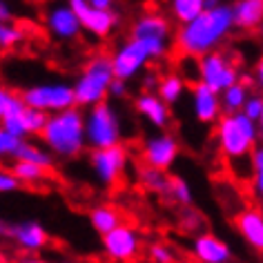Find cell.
<instances>
[{"mask_svg": "<svg viewBox=\"0 0 263 263\" xmlns=\"http://www.w3.org/2000/svg\"><path fill=\"white\" fill-rule=\"evenodd\" d=\"M234 29L232 5H221L216 9H205L194 21L181 25L174 36L176 49L187 58H203L226 43V38Z\"/></svg>", "mask_w": 263, "mask_h": 263, "instance_id": "1", "label": "cell"}, {"mask_svg": "<svg viewBox=\"0 0 263 263\" xmlns=\"http://www.w3.org/2000/svg\"><path fill=\"white\" fill-rule=\"evenodd\" d=\"M41 139L54 156L76 159L87 147L85 111L81 107H69L65 111H58V114H49L47 127H45Z\"/></svg>", "mask_w": 263, "mask_h": 263, "instance_id": "2", "label": "cell"}, {"mask_svg": "<svg viewBox=\"0 0 263 263\" xmlns=\"http://www.w3.org/2000/svg\"><path fill=\"white\" fill-rule=\"evenodd\" d=\"M259 136V125L252 118H248L243 111L223 114V118L216 123V145L228 161L252 159Z\"/></svg>", "mask_w": 263, "mask_h": 263, "instance_id": "3", "label": "cell"}, {"mask_svg": "<svg viewBox=\"0 0 263 263\" xmlns=\"http://www.w3.org/2000/svg\"><path fill=\"white\" fill-rule=\"evenodd\" d=\"M116 81L114 63L107 54H96L85 63L83 71L74 83V94L78 107H94V105L107 101L109 87Z\"/></svg>", "mask_w": 263, "mask_h": 263, "instance_id": "4", "label": "cell"}, {"mask_svg": "<svg viewBox=\"0 0 263 263\" xmlns=\"http://www.w3.org/2000/svg\"><path fill=\"white\" fill-rule=\"evenodd\" d=\"M167 41H152V38H134L129 36L125 43L116 47L111 54L114 74L118 81H132L136 74H141L147 67V63L159 61L167 54Z\"/></svg>", "mask_w": 263, "mask_h": 263, "instance_id": "5", "label": "cell"}, {"mask_svg": "<svg viewBox=\"0 0 263 263\" xmlns=\"http://www.w3.org/2000/svg\"><path fill=\"white\" fill-rule=\"evenodd\" d=\"M85 134H87V145L91 149L121 145V118L107 101L87 107V111H85Z\"/></svg>", "mask_w": 263, "mask_h": 263, "instance_id": "6", "label": "cell"}, {"mask_svg": "<svg viewBox=\"0 0 263 263\" xmlns=\"http://www.w3.org/2000/svg\"><path fill=\"white\" fill-rule=\"evenodd\" d=\"M27 107L47 111V114H58L69 107H78L74 85L69 83H41L21 91Z\"/></svg>", "mask_w": 263, "mask_h": 263, "instance_id": "7", "label": "cell"}, {"mask_svg": "<svg viewBox=\"0 0 263 263\" xmlns=\"http://www.w3.org/2000/svg\"><path fill=\"white\" fill-rule=\"evenodd\" d=\"M196 71H199V81L208 85L210 89H214L216 94H223L232 85L241 83V74L236 69V65L223 51H212V54L199 58Z\"/></svg>", "mask_w": 263, "mask_h": 263, "instance_id": "8", "label": "cell"}, {"mask_svg": "<svg viewBox=\"0 0 263 263\" xmlns=\"http://www.w3.org/2000/svg\"><path fill=\"white\" fill-rule=\"evenodd\" d=\"M45 27H47L51 38H56L61 43L76 41L83 34L81 18L71 9V5L67 0H58V3L49 5L47 11H45Z\"/></svg>", "mask_w": 263, "mask_h": 263, "instance_id": "9", "label": "cell"}, {"mask_svg": "<svg viewBox=\"0 0 263 263\" xmlns=\"http://www.w3.org/2000/svg\"><path fill=\"white\" fill-rule=\"evenodd\" d=\"M89 165L96 181L101 185H114L121 179L125 167H127V149L123 145L105 147V149H91Z\"/></svg>", "mask_w": 263, "mask_h": 263, "instance_id": "10", "label": "cell"}, {"mask_svg": "<svg viewBox=\"0 0 263 263\" xmlns=\"http://www.w3.org/2000/svg\"><path fill=\"white\" fill-rule=\"evenodd\" d=\"M71 9L78 14L83 23V29L91 34L94 38H107L118 25V14L116 11H103L96 9L89 0H67Z\"/></svg>", "mask_w": 263, "mask_h": 263, "instance_id": "11", "label": "cell"}, {"mask_svg": "<svg viewBox=\"0 0 263 263\" xmlns=\"http://www.w3.org/2000/svg\"><path fill=\"white\" fill-rule=\"evenodd\" d=\"M139 250H141V236L134 228L127 226V223H123L114 232L103 236V252L107 254L111 261L127 263L139 254Z\"/></svg>", "mask_w": 263, "mask_h": 263, "instance_id": "12", "label": "cell"}, {"mask_svg": "<svg viewBox=\"0 0 263 263\" xmlns=\"http://www.w3.org/2000/svg\"><path fill=\"white\" fill-rule=\"evenodd\" d=\"M179 159V141L172 134H154L143 143V163L156 170H170Z\"/></svg>", "mask_w": 263, "mask_h": 263, "instance_id": "13", "label": "cell"}, {"mask_svg": "<svg viewBox=\"0 0 263 263\" xmlns=\"http://www.w3.org/2000/svg\"><path fill=\"white\" fill-rule=\"evenodd\" d=\"M3 234L9 236L18 248L27 250V252H36L47 246L49 234L38 221H16V223H3Z\"/></svg>", "mask_w": 263, "mask_h": 263, "instance_id": "14", "label": "cell"}, {"mask_svg": "<svg viewBox=\"0 0 263 263\" xmlns=\"http://www.w3.org/2000/svg\"><path fill=\"white\" fill-rule=\"evenodd\" d=\"M192 111H194L196 121L203 123V125L219 123L223 118L221 94H216V91L210 89L208 85L196 81L192 85Z\"/></svg>", "mask_w": 263, "mask_h": 263, "instance_id": "15", "label": "cell"}, {"mask_svg": "<svg viewBox=\"0 0 263 263\" xmlns=\"http://www.w3.org/2000/svg\"><path fill=\"white\" fill-rule=\"evenodd\" d=\"M192 252L201 263H230L232 259L228 243L210 232H203L192 241Z\"/></svg>", "mask_w": 263, "mask_h": 263, "instance_id": "16", "label": "cell"}, {"mask_svg": "<svg viewBox=\"0 0 263 263\" xmlns=\"http://www.w3.org/2000/svg\"><path fill=\"white\" fill-rule=\"evenodd\" d=\"M236 230L243 239L248 241L250 248L263 254V212L259 208H246L236 214Z\"/></svg>", "mask_w": 263, "mask_h": 263, "instance_id": "17", "label": "cell"}, {"mask_svg": "<svg viewBox=\"0 0 263 263\" xmlns=\"http://www.w3.org/2000/svg\"><path fill=\"white\" fill-rule=\"evenodd\" d=\"M134 107L141 116H145L147 123L154 125L156 129H163L170 121V105L163 101L156 91H143V94H139Z\"/></svg>", "mask_w": 263, "mask_h": 263, "instance_id": "18", "label": "cell"}, {"mask_svg": "<svg viewBox=\"0 0 263 263\" xmlns=\"http://www.w3.org/2000/svg\"><path fill=\"white\" fill-rule=\"evenodd\" d=\"M232 14L236 29L252 31L263 25V0H234Z\"/></svg>", "mask_w": 263, "mask_h": 263, "instance_id": "19", "label": "cell"}, {"mask_svg": "<svg viewBox=\"0 0 263 263\" xmlns=\"http://www.w3.org/2000/svg\"><path fill=\"white\" fill-rule=\"evenodd\" d=\"M134 38H152V41H167L170 43V23L167 18L159 14H145L136 18L132 25V34Z\"/></svg>", "mask_w": 263, "mask_h": 263, "instance_id": "20", "label": "cell"}, {"mask_svg": "<svg viewBox=\"0 0 263 263\" xmlns=\"http://www.w3.org/2000/svg\"><path fill=\"white\" fill-rule=\"evenodd\" d=\"M139 181L149 192H156V194H163V196L172 199V176H167L163 170H156V167L143 163L139 167Z\"/></svg>", "mask_w": 263, "mask_h": 263, "instance_id": "21", "label": "cell"}, {"mask_svg": "<svg viewBox=\"0 0 263 263\" xmlns=\"http://www.w3.org/2000/svg\"><path fill=\"white\" fill-rule=\"evenodd\" d=\"M89 223L98 234L105 236L123 226V214L109 205H96V208H91V212H89Z\"/></svg>", "mask_w": 263, "mask_h": 263, "instance_id": "22", "label": "cell"}, {"mask_svg": "<svg viewBox=\"0 0 263 263\" xmlns=\"http://www.w3.org/2000/svg\"><path fill=\"white\" fill-rule=\"evenodd\" d=\"M14 159L34 163V165H41V167H45V170H49L51 165H54V156H51L49 149L36 145V143H31V141H27V139L21 143V147H18V152H16Z\"/></svg>", "mask_w": 263, "mask_h": 263, "instance_id": "23", "label": "cell"}, {"mask_svg": "<svg viewBox=\"0 0 263 263\" xmlns=\"http://www.w3.org/2000/svg\"><path fill=\"white\" fill-rule=\"evenodd\" d=\"M205 9V0H170V11H172L174 21L181 25L194 21Z\"/></svg>", "mask_w": 263, "mask_h": 263, "instance_id": "24", "label": "cell"}, {"mask_svg": "<svg viewBox=\"0 0 263 263\" xmlns=\"http://www.w3.org/2000/svg\"><path fill=\"white\" fill-rule=\"evenodd\" d=\"M250 96H252V94H250L248 85L243 83V81L232 85V87L226 89L221 94L223 111H226V114H236V111H243V107H246V103H248Z\"/></svg>", "mask_w": 263, "mask_h": 263, "instance_id": "25", "label": "cell"}, {"mask_svg": "<svg viewBox=\"0 0 263 263\" xmlns=\"http://www.w3.org/2000/svg\"><path fill=\"white\" fill-rule=\"evenodd\" d=\"M185 85L187 83H185V78H183V76H179V74H165L161 78L156 94H159L167 105H176L181 101L183 91H185Z\"/></svg>", "mask_w": 263, "mask_h": 263, "instance_id": "26", "label": "cell"}, {"mask_svg": "<svg viewBox=\"0 0 263 263\" xmlns=\"http://www.w3.org/2000/svg\"><path fill=\"white\" fill-rule=\"evenodd\" d=\"M25 111H27V103H25L23 94H18L14 89H7V87L0 91V121L23 116Z\"/></svg>", "mask_w": 263, "mask_h": 263, "instance_id": "27", "label": "cell"}, {"mask_svg": "<svg viewBox=\"0 0 263 263\" xmlns=\"http://www.w3.org/2000/svg\"><path fill=\"white\" fill-rule=\"evenodd\" d=\"M9 172L21 183H25V185H36V183H41L47 176V170L45 167L34 165V163H27V161H18V159H14Z\"/></svg>", "mask_w": 263, "mask_h": 263, "instance_id": "28", "label": "cell"}, {"mask_svg": "<svg viewBox=\"0 0 263 263\" xmlns=\"http://www.w3.org/2000/svg\"><path fill=\"white\" fill-rule=\"evenodd\" d=\"M25 38V31L18 27L16 23H7V25H0V47L5 51L18 47Z\"/></svg>", "mask_w": 263, "mask_h": 263, "instance_id": "29", "label": "cell"}, {"mask_svg": "<svg viewBox=\"0 0 263 263\" xmlns=\"http://www.w3.org/2000/svg\"><path fill=\"white\" fill-rule=\"evenodd\" d=\"M47 121H49L47 111H41L34 107H27V111H25V125H27L29 136H43L45 127H47Z\"/></svg>", "mask_w": 263, "mask_h": 263, "instance_id": "30", "label": "cell"}, {"mask_svg": "<svg viewBox=\"0 0 263 263\" xmlns=\"http://www.w3.org/2000/svg\"><path fill=\"white\" fill-rule=\"evenodd\" d=\"M250 167H252V190L261 199L263 196V145H256V149L252 152Z\"/></svg>", "mask_w": 263, "mask_h": 263, "instance_id": "31", "label": "cell"}, {"mask_svg": "<svg viewBox=\"0 0 263 263\" xmlns=\"http://www.w3.org/2000/svg\"><path fill=\"white\" fill-rule=\"evenodd\" d=\"M172 199L181 205H190L192 203V190H190L187 181L181 176H172Z\"/></svg>", "mask_w": 263, "mask_h": 263, "instance_id": "32", "label": "cell"}, {"mask_svg": "<svg viewBox=\"0 0 263 263\" xmlns=\"http://www.w3.org/2000/svg\"><path fill=\"white\" fill-rule=\"evenodd\" d=\"M23 141L25 139H18V136L9 134L7 129H0V154H3V156H11V159H14Z\"/></svg>", "mask_w": 263, "mask_h": 263, "instance_id": "33", "label": "cell"}, {"mask_svg": "<svg viewBox=\"0 0 263 263\" xmlns=\"http://www.w3.org/2000/svg\"><path fill=\"white\" fill-rule=\"evenodd\" d=\"M261 111H263V96L261 94H252L248 98L246 107H243V114H246L248 118H252L254 123H259Z\"/></svg>", "mask_w": 263, "mask_h": 263, "instance_id": "34", "label": "cell"}, {"mask_svg": "<svg viewBox=\"0 0 263 263\" xmlns=\"http://www.w3.org/2000/svg\"><path fill=\"white\" fill-rule=\"evenodd\" d=\"M149 256H152L154 263H174V252L163 243H154L149 248Z\"/></svg>", "mask_w": 263, "mask_h": 263, "instance_id": "35", "label": "cell"}, {"mask_svg": "<svg viewBox=\"0 0 263 263\" xmlns=\"http://www.w3.org/2000/svg\"><path fill=\"white\" fill-rule=\"evenodd\" d=\"M23 183L16 179L14 174L9 172V170H3V174H0V192L3 194H9V192H16L18 187H21Z\"/></svg>", "mask_w": 263, "mask_h": 263, "instance_id": "36", "label": "cell"}, {"mask_svg": "<svg viewBox=\"0 0 263 263\" xmlns=\"http://www.w3.org/2000/svg\"><path fill=\"white\" fill-rule=\"evenodd\" d=\"M159 83H161V78L154 74V71H147L145 78H143V89L145 91H154V89H159Z\"/></svg>", "mask_w": 263, "mask_h": 263, "instance_id": "37", "label": "cell"}, {"mask_svg": "<svg viewBox=\"0 0 263 263\" xmlns=\"http://www.w3.org/2000/svg\"><path fill=\"white\" fill-rule=\"evenodd\" d=\"M0 21H3V25L14 23V9L9 7L7 0H0Z\"/></svg>", "mask_w": 263, "mask_h": 263, "instance_id": "38", "label": "cell"}, {"mask_svg": "<svg viewBox=\"0 0 263 263\" xmlns=\"http://www.w3.org/2000/svg\"><path fill=\"white\" fill-rule=\"evenodd\" d=\"M109 96H116V98H123V96H127V83L125 81H116L111 83V87H109Z\"/></svg>", "mask_w": 263, "mask_h": 263, "instance_id": "39", "label": "cell"}, {"mask_svg": "<svg viewBox=\"0 0 263 263\" xmlns=\"http://www.w3.org/2000/svg\"><path fill=\"white\" fill-rule=\"evenodd\" d=\"M254 81H256V85H259L261 91H263V56L259 58V63H256V69H254Z\"/></svg>", "mask_w": 263, "mask_h": 263, "instance_id": "40", "label": "cell"}, {"mask_svg": "<svg viewBox=\"0 0 263 263\" xmlns=\"http://www.w3.org/2000/svg\"><path fill=\"white\" fill-rule=\"evenodd\" d=\"M221 5H228L226 0H205V7L208 9H216V7H221Z\"/></svg>", "mask_w": 263, "mask_h": 263, "instance_id": "41", "label": "cell"}, {"mask_svg": "<svg viewBox=\"0 0 263 263\" xmlns=\"http://www.w3.org/2000/svg\"><path fill=\"white\" fill-rule=\"evenodd\" d=\"M18 263H47V261H41V259H25V261H18Z\"/></svg>", "mask_w": 263, "mask_h": 263, "instance_id": "42", "label": "cell"}, {"mask_svg": "<svg viewBox=\"0 0 263 263\" xmlns=\"http://www.w3.org/2000/svg\"><path fill=\"white\" fill-rule=\"evenodd\" d=\"M256 125H259V132H261V136H263V111H261V118H259V123H256Z\"/></svg>", "mask_w": 263, "mask_h": 263, "instance_id": "43", "label": "cell"}, {"mask_svg": "<svg viewBox=\"0 0 263 263\" xmlns=\"http://www.w3.org/2000/svg\"><path fill=\"white\" fill-rule=\"evenodd\" d=\"M261 203H263V196H261Z\"/></svg>", "mask_w": 263, "mask_h": 263, "instance_id": "44", "label": "cell"}]
</instances>
